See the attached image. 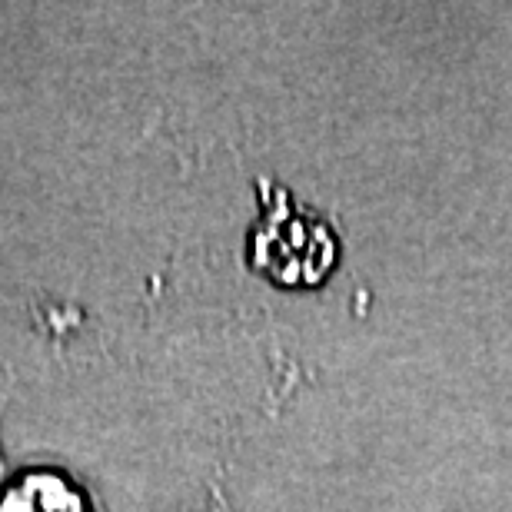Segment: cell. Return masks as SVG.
<instances>
[{"instance_id": "6da1fadb", "label": "cell", "mask_w": 512, "mask_h": 512, "mask_svg": "<svg viewBox=\"0 0 512 512\" xmlns=\"http://www.w3.org/2000/svg\"><path fill=\"white\" fill-rule=\"evenodd\" d=\"M0 512H90V506L84 493L64 476L27 473L4 489Z\"/></svg>"}]
</instances>
